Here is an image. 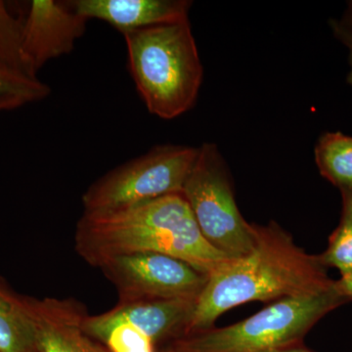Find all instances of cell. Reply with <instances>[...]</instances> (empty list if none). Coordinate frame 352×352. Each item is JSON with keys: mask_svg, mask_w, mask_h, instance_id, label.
<instances>
[{"mask_svg": "<svg viewBox=\"0 0 352 352\" xmlns=\"http://www.w3.org/2000/svg\"><path fill=\"white\" fill-rule=\"evenodd\" d=\"M50 94V87L38 78H22L0 71V104L9 110L43 100Z\"/></svg>", "mask_w": 352, "mask_h": 352, "instance_id": "e0dca14e", "label": "cell"}, {"mask_svg": "<svg viewBox=\"0 0 352 352\" xmlns=\"http://www.w3.org/2000/svg\"><path fill=\"white\" fill-rule=\"evenodd\" d=\"M349 302L332 288L310 295L289 296L267 305L245 320L212 328L176 340L185 352H267L298 346L315 324Z\"/></svg>", "mask_w": 352, "mask_h": 352, "instance_id": "277c9868", "label": "cell"}, {"mask_svg": "<svg viewBox=\"0 0 352 352\" xmlns=\"http://www.w3.org/2000/svg\"><path fill=\"white\" fill-rule=\"evenodd\" d=\"M195 300H154L118 303L104 312L112 320L124 321L147 336L156 346L168 339L186 336L194 311Z\"/></svg>", "mask_w": 352, "mask_h": 352, "instance_id": "8fae6325", "label": "cell"}, {"mask_svg": "<svg viewBox=\"0 0 352 352\" xmlns=\"http://www.w3.org/2000/svg\"><path fill=\"white\" fill-rule=\"evenodd\" d=\"M87 19L68 1L34 0L23 19V53L38 75L51 60L69 54L87 31Z\"/></svg>", "mask_w": 352, "mask_h": 352, "instance_id": "ba28073f", "label": "cell"}, {"mask_svg": "<svg viewBox=\"0 0 352 352\" xmlns=\"http://www.w3.org/2000/svg\"><path fill=\"white\" fill-rule=\"evenodd\" d=\"M98 268L117 289L119 303L198 300L210 278L186 261L159 252L113 256Z\"/></svg>", "mask_w": 352, "mask_h": 352, "instance_id": "52a82bcc", "label": "cell"}, {"mask_svg": "<svg viewBox=\"0 0 352 352\" xmlns=\"http://www.w3.org/2000/svg\"><path fill=\"white\" fill-rule=\"evenodd\" d=\"M314 155L320 175L340 193H352V136L326 132L318 139Z\"/></svg>", "mask_w": 352, "mask_h": 352, "instance_id": "4fadbf2b", "label": "cell"}, {"mask_svg": "<svg viewBox=\"0 0 352 352\" xmlns=\"http://www.w3.org/2000/svg\"><path fill=\"white\" fill-rule=\"evenodd\" d=\"M332 31L336 38L339 39L340 43L344 44L349 50V71L347 74L346 82L352 88V34L338 29H332Z\"/></svg>", "mask_w": 352, "mask_h": 352, "instance_id": "ac0fdd59", "label": "cell"}, {"mask_svg": "<svg viewBox=\"0 0 352 352\" xmlns=\"http://www.w3.org/2000/svg\"><path fill=\"white\" fill-rule=\"evenodd\" d=\"M85 329L109 352H155L152 340L138 329L124 321L109 319L103 314H88Z\"/></svg>", "mask_w": 352, "mask_h": 352, "instance_id": "5bb4252c", "label": "cell"}, {"mask_svg": "<svg viewBox=\"0 0 352 352\" xmlns=\"http://www.w3.org/2000/svg\"><path fill=\"white\" fill-rule=\"evenodd\" d=\"M326 270L319 256L298 248L278 224H256L254 249L210 275L185 337L210 330L219 316L238 305L276 302L332 288L335 280Z\"/></svg>", "mask_w": 352, "mask_h": 352, "instance_id": "6da1fadb", "label": "cell"}, {"mask_svg": "<svg viewBox=\"0 0 352 352\" xmlns=\"http://www.w3.org/2000/svg\"><path fill=\"white\" fill-rule=\"evenodd\" d=\"M36 352H109L85 329V305L72 298L24 296Z\"/></svg>", "mask_w": 352, "mask_h": 352, "instance_id": "9c48e42d", "label": "cell"}, {"mask_svg": "<svg viewBox=\"0 0 352 352\" xmlns=\"http://www.w3.org/2000/svg\"><path fill=\"white\" fill-rule=\"evenodd\" d=\"M0 352H36L24 296L0 284Z\"/></svg>", "mask_w": 352, "mask_h": 352, "instance_id": "7c38bea8", "label": "cell"}, {"mask_svg": "<svg viewBox=\"0 0 352 352\" xmlns=\"http://www.w3.org/2000/svg\"><path fill=\"white\" fill-rule=\"evenodd\" d=\"M267 352H311L308 351V349H302V347H298V346H289L285 347V349H276V351H271Z\"/></svg>", "mask_w": 352, "mask_h": 352, "instance_id": "44dd1931", "label": "cell"}, {"mask_svg": "<svg viewBox=\"0 0 352 352\" xmlns=\"http://www.w3.org/2000/svg\"><path fill=\"white\" fill-rule=\"evenodd\" d=\"M336 287L347 302H352V271L340 275V279L336 280Z\"/></svg>", "mask_w": 352, "mask_h": 352, "instance_id": "d6986e66", "label": "cell"}, {"mask_svg": "<svg viewBox=\"0 0 352 352\" xmlns=\"http://www.w3.org/2000/svg\"><path fill=\"white\" fill-rule=\"evenodd\" d=\"M3 111H10L8 108L6 107V105H2L0 104V112H3Z\"/></svg>", "mask_w": 352, "mask_h": 352, "instance_id": "7402d4cb", "label": "cell"}, {"mask_svg": "<svg viewBox=\"0 0 352 352\" xmlns=\"http://www.w3.org/2000/svg\"><path fill=\"white\" fill-rule=\"evenodd\" d=\"M69 6L85 19L103 21L124 34L189 21L188 0H74Z\"/></svg>", "mask_w": 352, "mask_h": 352, "instance_id": "30bf717a", "label": "cell"}, {"mask_svg": "<svg viewBox=\"0 0 352 352\" xmlns=\"http://www.w3.org/2000/svg\"><path fill=\"white\" fill-rule=\"evenodd\" d=\"M182 194L205 239L227 258H243L256 244V224L245 221L236 203L226 162L219 148L205 143Z\"/></svg>", "mask_w": 352, "mask_h": 352, "instance_id": "5b68a950", "label": "cell"}, {"mask_svg": "<svg viewBox=\"0 0 352 352\" xmlns=\"http://www.w3.org/2000/svg\"><path fill=\"white\" fill-rule=\"evenodd\" d=\"M78 256L98 268L113 256L159 252L212 275L231 261L204 237L182 193L112 212H83L76 223Z\"/></svg>", "mask_w": 352, "mask_h": 352, "instance_id": "7a4b0ae2", "label": "cell"}, {"mask_svg": "<svg viewBox=\"0 0 352 352\" xmlns=\"http://www.w3.org/2000/svg\"><path fill=\"white\" fill-rule=\"evenodd\" d=\"M198 148L161 145L113 168L83 193V212H112L170 194L182 193Z\"/></svg>", "mask_w": 352, "mask_h": 352, "instance_id": "8992f818", "label": "cell"}, {"mask_svg": "<svg viewBox=\"0 0 352 352\" xmlns=\"http://www.w3.org/2000/svg\"><path fill=\"white\" fill-rule=\"evenodd\" d=\"M168 352H185V351H177V349H173V351H168Z\"/></svg>", "mask_w": 352, "mask_h": 352, "instance_id": "603a6c76", "label": "cell"}, {"mask_svg": "<svg viewBox=\"0 0 352 352\" xmlns=\"http://www.w3.org/2000/svg\"><path fill=\"white\" fill-rule=\"evenodd\" d=\"M23 19L15 17L0 0V71L36 80L23 53Z\"/></svg>", "mask_w": 352, "mask_h": 352, "instance_id": "9a60e30c", "label": "cell"}, {"mask_svg": "<svg viewBox=\"0 0 352 352\" xmlns=\"http://www.w3.org/2000/svg\"><path fill=\"white\" fill-rule=\"evenodd\" d=\"M129 69L148 111L173 120L195 105L203 65L189 21L122 34Z\"/></svg>", "mask_w": 352, "mask_h": 352, "instance_id": "3957f363", "label": "cell"}, {"mask_svg": "<svg viewBox=\"0 0 352 352\" xmlns=\"http://www.w3.org/2000/svg\"><path fill=\"white\" fill-rule=\"evenodd\" d=\"M331 28L352 34V1L347 4L346 12L342 19L331 21Z\"/></svg>", "mask_w": 352, "mask_h": 352, "instance_id": "ffe728a7", "label": "cell"}, {"mask_svg": "<svg viewBox=\"0 0 352 352\" xmlns=\"http://www.w3.org/2000/svg\"><path fill=\"white\" fill-rule=\"evenodd\" d=\"M342 210L339 226L329 238L327 249L319 256L326 267L340 275L352 271V193H342Z\"/></svg>", "mask_w": 352, "mask_h": 352, "instance_id": "2e32d148", "label": "cell"}]
</instances>
